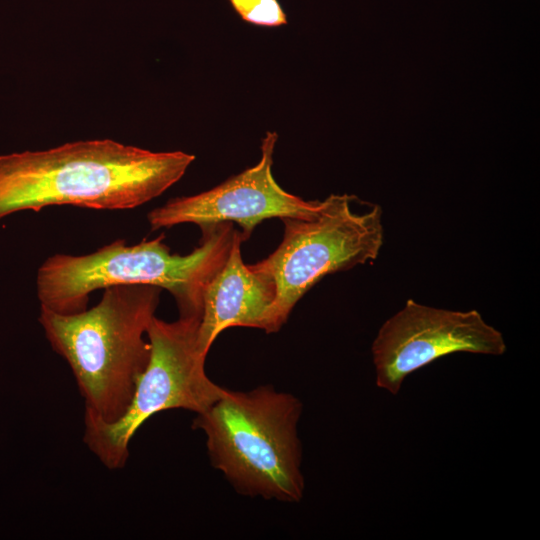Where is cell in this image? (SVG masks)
I'll list each match as a JSON object with an SVG mask.
<instances>
[{
	"mask_svg": "<svg viewBox=\"0 0 540 540\" xmlns=\"http://www.w3.org/2000/svg\"><path fill=\"white\" fill-rule=\"evenodd\" d=\"M241 234L236 230L229 255L207 283L198 330L201 350L208 354L218 335L230 327L272 331L274 285L244 264Z\"/></svg>",
	"mask_w": 540,
	"mask_h": 540,
	"instance_id": "obj_9",
	"label": "cell"
},
{
	"mask_svg": "<svg viewBox=\"0 0 540 540\" xmlns=\"http://www.w3.org/2000/svg\"><path fill=\"white\" fill-rule=\"evenodd\" d=\"M201 230L199 246L186 255L172 254L164 234L135 245L118 239L84 255H51L36 275L41 308L73 314L87 309L89 294L98 289L146 284L166 289L179 317L201 320L205 287L227 259L236 232L233 223Z\"/></svg>",
	"mask_w": 540,
	"mask_h": 540,
	"instance_id": "obj_3",
	"label": "cell"
},
{
	"mask_svg": "<svg viewBox=\"0 0 540 540\" xmlns=\"http://www.w3.org/2000/svg\"><path fill=\"white\" fill-rule=\"evenodd\" d=\"M162 289L118 284L104 289L92 308L58 314L41 308L39 323L54 351L69 364L85 402V417L117 421L147 367L144 339Z\"/></svg>",
	"mask_w": 540,
	"mask_h": 540,
	"instance_id": "obj_2",
	"label": "cell"
},
{
	"mask_svg": "<svg viewBox=\"0 0 540 540\" xmlns=\"http://www.w3.org/2000/svg\"><path fill=\"white\" fill-rule=\"evenodd\" d=\"M302 409L298 398L272 385L226 389L192 427L205 434L212 466L238 493L295 503L305 489L297 430Z\"/></svg>",
	"mask_w": 540,
	"mask_h": 540,
	"instance_id": "obj_4",
	"label": "cell"
},
{
	"mask_svg": "<svg viewBox=\"0 0 540 540\" xmlns=\"http://www.w3.org/2000/svg\"><path fill=\"white\" fill-rule=\"evenodd\" d=\"M242 20L265 27L287 24V16L278 0H228Z\"/></svg>",
	"mask_w": 540,
	"mask_h": 540,
	"instance_id": "obj_10",
	"label": "cell"
},
{
	"mask_svg": "<svg viewBox=\"0 0 540 540\" xmlns=\"http://www.w3.org/2000/svg\"><path fill=\"white\" fill-rule=\"evenodd\" d=\"M199 324L197 318L167 322L154 316L146 334L149 362L125 413L113 423L84 416L83 441L107 468L125 466L130 441L153 415L169 409L200 414L226 392L205 372L207 354L199 346Z\"/></svg>",
	"mask_w": 540,
	"mask_h": 540,
	"instance_id": "obj_6",
	"label": "cell"
},
{
	"mask_svg": "<svg viewBox=\"0 0 540 540\" xmlns=\"http://www.w3.org/2000/svg\"><path fill=\"white\" fill-rule=\"evenodd\" d=\"M195 156L153 152L112 139L80 140L0 156V218L72 205L126 210L165 192Z\"/></svg>",
	"mask_w": 540,
	"mask_h": 540,
	"instance_id": "obj_1",
	"label": "cell"
},
{
	"mask_svg": "<svg viewBox=\"0 0 540 540\" xmlns=\"http://www.w3.org/2000/svg\"><path fill=\"white\" fill-rule=\"evenodd\" d=\"M275 132L262 140L259 162L220 185L192 196L175 197L151 210L147 219L152 231L192 223L201 229L219 223H237L242 241L264 219L285 217L311 219L321 201H306L293 195L275 181L272 175Z\"/></svg>",
	"mask_w": 540,
	"mask_h": 540,
	"instance_id": "obj_8",
	"label": "cell"
},
{
	"mask_svg": "<svg viewBox=\"0 0 540 540\" xmlns=\"http://www.w3.org/2000/svg\"><path fill=\"white\" fill-rule=\"evenodd\" d=\"M372 357L377 387L396 395L407 376L449 354L505 353L503 334L477 310L436 308L408 299L380 327Z\"/></svg>",
	"mask_w": 540,
	"mask_h": 540,
	"instance_id": "obj_7",
	"label": "cell"
},
{
	"mask_svg": "<svg viewBox=\"0 0 540 540\" xmlns=\"http://www.w3.org/2000/svg\"><path fill=\"white\" fill-rule=\"evenodd\" d=\"M355 196L332 194L311 219L282 218L281 243L265 259L249 265L276 290L272 331L287 321L299 299L324 276L377 259L384 242L382 209L355 211Z\"/></svg>",
	"mask_w": 540,
	"mask_h": 540,
	"instance_id": "obj_5",
	"label": "cell"
}]
</instances>
